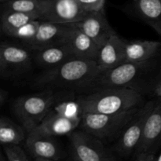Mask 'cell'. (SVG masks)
<instances>
[{
    "mask_svg": "<svg viewBox=\"0 0 161 161\" xmlns=\"http://www.w3.org/2000/svg\"><path fill=\"white\" fill-rule=\"evenodd\" d=\"M155 64L154 58L143 62H124L96 75L81 90L87 93L104 88H127L142 95L154 93L161 79L154 76Z\"/></svg>",
    "mask_w": 161,
    "mask_h": 161,
    "instance_id": "1",
    "label": "cell"
},
{
    "mask_svg": "<svg viewBox=\"0 0 161 161\" xmlns=\"http://www.w3.org/2000/svg\"><path fill=\"white\" fill-rule=\"evenodd\" d=\"M97 74L99 70L95 61L75 57L56 67L47 69L35 80L33 86L44 90H81Z\"/></svg>",
    "mask_w": 161,
    "mask_h": 161,
    "instance_id": "2",
    "label": "cell"
},
{
    "mask_svg": "<svg viewBox=\"0 0 161 161\" xmlns=\"http://www.w3.org/2000/svg\"><path fill=\"white\" fill-rule=\"evenodd\" d=\"M77 101L85 113L116 114L140 108L145 104L142 94L127 88H104L80 96Z\"/></svg>",
    "mask_w": 161,
    "mask_h": 161,
    "instance_id": "3",
    "label": "cell"
},
{
    "mask_svg": "<svg viewBox=\"0 0 161 161\" xmlns=\"http://www.w3.org/2000/svg\"><path fill=\"white\" fill-rule=\"evenodd\" d=\"M53 93V90H46L40 94L20 97L14 102V113L27 133L39 127L57 102Z\"/></svg>",
    "mask_w": 161,
    "mask_h": 161,
    "instance_id": "4",
    "label": "cell"
},
{
    "mask_svg": "<svg viewBox=\"0 0 161 161\" xmlns=\"http://www.w3.org/2000/svg\"><path fill=\"white\" fill-rule=\"evenodd\" d=\"M138 108L116 114L83 113L80 126L83 130L95 138L100 140L108 139L120 134Z\"/></svg>",
    "mask_w": 161,
    "mask_h": 161,
    "instance_id": "5",
    "label": "cell"
},
{
    "mask_svg": "<svg viewBox=\"0 0 161 161\" xmlns=\"http://www.w3.org/2000/svg\"><path fill=\"white\" fill-rule=\"evenodd\" d=\"M155 104L156 100H152L140 107L118 135L116 149L121 155L127 157L136 150L142 136L146 119Z\"/></svg>",
    "mask_w": 161,
    "mask_h": 161,
    "instance_id": "6",
    "label": "cell"
},
{
    "mask_svg": "<svg viewBox=\"0 0 161 161\" xmlns=\"http://www.w3.org/2000/svg\"><path fill=\"white\" fill-rule=\"evenodd\" d=\"M74 156L81 161H116L99 138L84 130L69 135Z\"/></svg>",
    "mask_w": 161,
    "mask_h": 161,
    "instance_id": "7",
    "label": "cell"
},
{
    "mask_svg": "<svg viewBox=\"0 0 161 161\" xmlns=\"http://www.w3.org/2000/svg\"><path fill=\"white\" fill-rule=\"evenodd\" d=\"M87 13L75 0H43L40 20L58 24L76 23Z\"/></svg>",
    "mask_w": 161,
    "mask_h": 161,
    "instance_id": "8",
    "label": "cell"
},
{
    "mask_svg": "<svg viewBox=\"0 0 161 161\" xmlns=\"http://www.w3.org/2000/svg\"><path fill=\"white\" fill-rule=\"evenodd\" d=\"M31 59L28 51L20 47L3 43L0 47V74L3 78H13L31 69Z\"/></svg>",
    "mask_w": 161,
    "mask_h": 161,
    "instance_id": "9",
    "label": "cell"
},
{
    "mask_svg": "<svg viewBox=\"0 0 161 161\" xmlns=\"http://www.w3.org/2000/svg\"><path fill=\"white\" fill-rule=\"evenodd\" d=\"M26 147L29 153L36 158L57 161L62 156L61 149L54 136L36 128L28 133Z\"/></svg>",
    "mask_w": 161,
    "mask_h": 161,
    "instance_id": "10",
    "label": "cell"
},
{
    "mask_svg": "<svg viewBox=\"0 0 161 161\" xmlns=\"http://www.w3.org/2000/svg\"><path fill=\"white\" fill-rule=\"evenodd\" d=\"M69 24H58L41 20L36 36L27 46L32 50H42L47 47L64 44L66 39Z\"/></svg>",
    "mask_w": 161,
    "mask_h": 161,
    "instance_id": "11",
    "label": "cell"
},
{
    "mask_svg": "<svg viewBox=\"0 0 161 161\" xmlns=\"http://www.w3.org/2000/svg\"><path fill=\"white\" fill-rule=\"evenodd\" d=\"M75 26L92 39L99 47L116 34L107 20L105 10L88 12L84 18L75 23Z\"/></svg>",
    "mask_w": 161,
    "mask_h": 161,
    "instance_id": "12",
    "label": "cell"
},
{
    "mask_svg": "<svg viewBox=\"0 0 161 161\" xmlns=\"http://www.w3.org/2000/svg\"><path fill=\"white\" fill-rule=\"evenodd\" d=\"M161 139V100L157 99L153 108L149 113L139 145L135 153L136 157L154 153V149Z\"/></svg>",
    "mask_w": 161,
    "mask_h": 161,
    "instance_id": "13",
    "label": "cell"
},
{
    "mask_svg": "<svg viewBox=\"0 0 161 161\" xmlns=\"http://www.w3.org/2000/svg\"><path fill=\"white\" fill-rule=\"evenodd\" d=\"M64 44L73 56L96 61L99 47L87 35L77 28L75 23L69 24Z\"/></svg>",
    "mask_w": 161,
    "mask_h": 161,
    "instance_id": "14",
    "label": "cell"
},
{
    "mask_svg": "<svg viewBox=\"0 0 161 161\" xmlns=\"http://www.w3.org/2000/svg\"><path fill=\"white\" fill-rule=\"evenodd\" d=\"M124 46L125 40L116 33L99 47L96 58L99 73L117 67L125 62Z\"/></svg>",
    "mask_w": 161,
    "mask_h": 161,
    "instance_id": "15",
    "label": "cell"
},
{
    "mask_svg": "<svg viewBox=\"0 0 161 161\" xmlns=\"http://www.w3.org/2000/svg\"><path fill=\"white\" fill-rule=\"evenodd\" d=\"M160 48L161 42L158 41H125V62H143L153 59Z\"/></svg>",
    "mask_w": 161,
    "mask_h": 161,
    "instance_id": "16",
    "label": "cell"
},
{
    "mask_svg": "<svg viewBox=\"0 0 161 161\" xmlns=\"http://www.w3.org/2000/svg\"><path fill=\"white\" fill-rule=\"evenodd\" d=\"M80 122L81 119H68L49 111L42 123L36 128L52 136L57 137L70 135L79 125H80Z\"/></svg>",
    "mask_w": 161,
    "mask_h": 161,
    "instance_id": "17",
    "label": "cell"
},
{
    "mask_svg": "<svg viewBox=\"0 0 161 161\" xmlns=\"http://www.w3.org/2000/svg\"><path fill=\"white\" fill-rule=\"evenodd\" d=\"M138 17L161 36V0H133Z\"/></svg>",
    "mask_w": 161,
    "mask_h": 161,
    "instance_id": "18",
    "label": "cell"
},
{
    "mask_svg": "<svg viewBox=\"0 0 161 161\" xmlns=\"http://www.w3.org/2000/svg\"><path fill=\"white\" fill-rule=\"evenodd\" d=\"M72 58H75V56L64 44L37 50L35 55L36 62L47 69L56 67Z\"/></svg>",
    "mask_w": 161,
    "mask_h": 161,
    "instance_id": "19",
    "label": "cell"
},
{
    "mask_svg": "<svg viewBox=\"0 0 161 161\" xmlns=\"http://www.w3.org/2000/svg\"><path fill=\"white\" fill-rule=\"evenodd\" d=\"M40 20L39 15L36 14L17 12V11L4 9L2 14V31L8 36L23 25L34 20Z\"/></svg>",
    "mask_w": 161,
    "mask_h": 161,
    "instance_id": "20",
    "label": "cell"
},
{
    "mask_svg": "<svg viewBox=\"0 0 161 161\" xmlns=\"http://www.w3.org/2000/svg\"><path fill=\"white\" fill-rule=\"evenodd\" d=\"M27 133L22 126L17 125L7 117L0 119V142L3 146L19 145L25 138Z\"/></svg>",
    "mask_w": 161,
    "mask_h": 161,
    "instance_id": "21",
    "label": "cell"
},
{
    "mask_svg": "<svg viewBox=\"0 0 161 161\" xmlns=\"http://www.w3.org/2000/svg\"><path fill=\"white\" fill-rule=\"evenodd\" d=\"M43 0H7L3 3L4 9L36 14L40 17Z\"/></svg>",
    "mask_w": 161,
    "mask_h": 161,
    "instance_id": "22",
    "label": "cell"
},
{
    "mask_svg": "<svg viewBox=\"0 0 161 161\" xmlns=\"http://www.w3.org/2000/svg\"><path fill=\"white\" fill-rule=\"evenodd\" d=\"M50 112L71 119H81L82 110L80 103L77 101L64 100L55 102L50 109Z\"/></svg>",
    "mask_w": 161,
    "mask_h": 161,
    "instance_id": "23",
    "label": "cell"
},
{
    "mask_svg": "<svg viewBox=\"0 0 161 161\" xmlns=\"http://www.w3.org/2000/svg\"><path fill=\"white\" fill-rule=\"evenodd\" d=\"M40 23L41 20H39V19L31 20V21L26 24V25H23L20 28H17V30L13 31L9 36L22 39V40L25 41V42H29L36 36Z\"/></svg>",
    "mask_w": 161,
    "mask_h": 161,
    "instance_id": "24",
    "label": "cell"
},
{
    "mask_svg": "<svg viewBox=\"0 0 161 161\" xmlns=\"http://www.w3.org/2000/svg\"><path fill=\"white\" fill-rule=\"evenodd\" d=\"M3 146L8 161H30L25 151L19 146V145H9Z\"/></svg>",
    "mask_w": 161,
    "mask_h": 161,
    "instance_id": "25",
    "label": "cell"
},
{
    "mask_svg": "<svg viewBox=\"0 0 161 161\" xmlns=\"http://www.w3.org/2000/svg\"><path fill=\"white\" fill-rule=\"evenodd\" d=\"M86 12H94L104 9L105 0H75Z\"/></svg>",
    "mask_w": 161,
    "mask_h": 161,
    "instance_id": "26",
    "label": "cell"
},
{
    "mask_svg": "<svg viewBox=\"0 0 161 161\" xmlns=\"http://www.w3.org/2000/svg\"><path fill=\"white\" fill-rule=\"evenodd\" d=\"M137 161H157V158L154 153H149L148 155L137 157Z\"/></svg>",
    "mask_w": 161,
    "mask_h": 161,
    "instance_id": "27",
    "label": "cell"
},
{
    "mask_svg": "<svg viewBox=\"0 0 161 161\" xmlns=\"http://www.w3.org/2000/svg\"><path fill=\"white\" fill-rule=\"evenodd\" d=\"M7 95L8 93L3 89H2L1 91H0V105L1 106H3L4 105V102L6 101V97H7Z\"/></svg>",
    "mask_w": 161,
    "mask_h": 161,
    "instance_id": "28",
    "label": "cell"
},
{
    "mask_svg": "<svg viewBox=\"0 0 161 161\" xmlns=\"http://www.w3.org/2000/svg\"><path fill=\"white\" fill-rule=\"evenodd\" d=\"M153 94H155L156 95H157V99H160V100H161V79L160 81H159V83H157Z\"/></svg>",
    "mask_w": 161,
    "mask_h": 161,
    "instance_id": "29",
    "label": "cell"
},
{
    "mask_svg": "<svg viewBox=\"0 0 161 161\" xmlns=\"http://www.w3.org/2000/svg\"><path fill=\"white\" fill-rule=\"evenodd\" d=\"M34 161H53V160H47V159H42V158H36Z\"/></svg>",
    "mask_w": 161,
    "mask_h": 161,
    "instance_id": "30",
    "label": "cell"
},
{
    "mask_svg": "<svg viewBox=\"0 0 161 161\" xmlns=\"http://www.w3.org/2000/svg\"><path fill=\"white\" fill-rule=\"evenodd\" d=\"M0 161H8L7 158H5L4 156L3 155V154H1V159H0Z\"/></svg>",
    "mask_w": 161,
    "mask_h": 161,
    "instance_id": "31",
    "label": "cell"
},
{
    "mask_svg": "<svg viewBox=\"0 0 161 161\" xmlns=\"http://www.w3.org/2000/svg\"><path fill=\"white\" fill-rule=\"evenodd\" d=\"M72 161H81V160H80V159L77 158V157H75V156H73V158H72Z\"/></svg>",
    "mask_w": 161,
    "mask_h": 161,
    "instance_id": "32",
    "label": "cell"
},
{
    "mask_svg": "<svg viewBox=\"0 0 161 161\" xmlns=\"http://www.w3.org/2000/svg\"><path fill=\"white\" fill-rule=\"evenodd\" d=\"M157 161H161V153H160V156H159V157L157 158Z\"/></svg>",
    "mask_w": 161,
    "mask_h": 161,
    "instance_id": "33",
    "label": "cell"
},
{
    "mask_svg": "<svg viewBox=\"0 0 161 161\" xmlns=\"http://www.w3.org/2000/svg\"><path fill=\"white\" fill-rule=\"evenodd\" d=\"M1 1H2V2H3V3H4V2H5V1H6V0H1Z\"/></svg>",
    "mask_w": 161,
    "mask_h": 161,
    "instance_id": "34",
    "label": "cell"
},
{
    "mask_svg": "<svg viewBox=\"0 0 161 161\" xmlns=\"http://www.w3.org/2000/svg\"><path fill=\"white\" fill-rule=\"evenodd\" d=\"M6 1H7V0H6ZM6 1H5V2H6Z\"/></svg>",
    "mask_w": 161,
    "mask_h": 161,
    "instance_id": "35",
    "label": "cell"
}]
</instances>
